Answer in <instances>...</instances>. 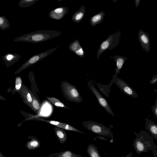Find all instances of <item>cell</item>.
<instances>
[{"instance_id":"13","label":"cell","mask_w":157,"mask_h":157,"mask_svg":"<svg viewBox=\"0 0 157 157\" xmlns=\"http://www.w3.org/2000/svg\"><path fill=\"white\" fill-rule=\"evenodd\" d=\"M145 127L153 139L157 141V124L148 118H145Z\"/></svg>"},{"instance_id":"14","label":"cell","mask_w":157,"mask_h":157,"mask_svg":"<svg viewBox=\"0 0 157 157\" xmlns=\"http://www.w3.org/2000/svg\"><path fill=\"white\" fill-rule=\"evenodd\" d=\"M21 56L18 54L7 53L2 56V58L7 67L17 62Z\"/></svg>"},{"instance_id":"9","label":"cell","mask_w":157,"mask_h":157,"mask_svg":"<svg viewBox=\"0 0 157 157\" xmlns=\"http://www.w3.org/2000/svg\"><path fill=\"white\" fill-rule=\"evenodd\" d=\"M114 83L124 94L134 98H137L138 95L136 91L128 83L117 77L112 76Z\"/></svg>"},{"instance_id":"28","label":"cell","mask_w":157,"mask_h":157,"mask_svg":"<svg viewBox=\"0 0 157 157\" xmlns=\"http://www.w3.org/2000/svg\"><path fill=\"white\" fill-rule=\"evenodd\" d=\"M38 0H20L18 3L20 7L25 8L31 6Z\"/></svg>"},{"instance_id":"23","label":"cell","mask_w":157,"mask_h":157,"mask_svg":"<svg viewBox=\"0 0 157 157\" xmlns=\"http://www.w3.org/2000/svg\"><path fill=\"white\" fill-rule=\"evenodd\" d=\"M86 151L90 157H101L97 147L93 144L88 146Z\"/></svg>"},{"instance_id":"16","label":"cell","mask_w":157,"mask_h":157,"mask_svg":"<svg viewBox=\"0 0 157 157\" xmlns=\"http://www.w3.org/2000/svg\"><path fill=\"white\" fill-rule=\"evenodd\" d=\"M110 58L113 59V61L116 63V68L115 70V73L113 76L117 77L118 74L120 73V70L124 63L127 59L128 58L122 56H111Z\"/></svg>"},{"instance_id":"26","label":"cell","mask_w":157,"mask_h":157,"mask_svg":"<svg viewBox=\"0 0 157 157\" xmlns=\"http://www.w3.org/2000/svg\"><path fill=\"white\" fill-rule=\"evenodd\" d=\"M10 27L8 20L5 16H0V29L4 31Z\"/></svg>"},{"instance_id":"8","label":"cell","mask_w":157,"mask_h":157,"mask_svg":"<svg viewBox=\"0 0 157 157\" xmlns=\"http://www.w3.org/2000/svg\"><path fill=\"white\" fill-rule=\"evenodd\" d=\"M87 85L90 90L95 96L100 105L105 109L108 113L114 117V113L106 99L102 95L91 82H88Z\"/></svg>"},{"instance_id":"21","label":"cell","mask_w":157,"mask_h":157,"mask_svg":"<svg viewBox=\"0 0 157 157\" xmlns=\"http://www.w3.org/2000/svg\"><path fill=\"white\" fill-rule=\"evenodd\" d=\"M105 16V13L102 11L92 16L90 19L91 26L94 27L97 25L101 23L103 21Z\"/></svg>"},{"instance_id":"4","label":"cell","mask_w":157,"mask_h":157,"mask_svg":"<svg viewBox=\"0 0 157 157\" xmlns=\"http://www.w3.org/2000/svg\"><path fill=\"white\" fill-rule=\"evenodd\" d=\"M19 112L25 118V119L18 125L17 127H18L20 126L22 122L25 121L30 120L38 121L48 123L65 130L73 131L82 134H86V133L77 129L73 126L66 123L56 121L45 119L22 110H20Z\"/></svg>"},{"instance_id":"35","label":"cell","mask_w":157,"mask_h":157,"mask_svg":"<svg viewBox=\"0 0 157 157\" xmlns=\"http://www.w3.org/2000/svg\"><path fill=\"white\" fill-rule=\"evenodd\" d=\"M0 157H5L2 153L0 152Z\"/></svg>"},{"instance_id":"36","label":"cell","mask_w":157,"mask_h":157,"mask_svg":"<svg viewBox=\"0 0 157 157\" xmlns=\"http://www.w3.org/2000/svg\"><path fill=\"white\" fill-rule=\"evenodd\" d=\"M113 139H111V140L109 141V142L110 143H113Z\"/></svg>"},{"instance_id":"22","label":"cell","mask_w":157,"mask_h":157,"mask_svg":"<svg viewBox=\"0 0 157 157\" xmlns=\"http://www.w3.org/2000/svg\"><path fill=\"white\" fill-rule=\"evenodd\" d=\"M113 79H111V82L108 85H104L97 83L96 84L101 92L107 97H109L111 86L114 83Z\"/></svg>"},{"instance_id":"31","label":"cell","mask_w":157,"mask_h":157,"mask_svg":"<svg viewBox=\"0 0 157 157\" xmlns=\"http://www.w3.org/2000/svg\"><path fill=\"white\" fill-rule=\"evenodd\" d=\"M135 6L136 7H137L139 5L140 2V0H135Z\"/></svg>"},{"instance_id":"17","label":"cell","mask_w":157,"mask_h":157,"mask_svg":"<svg viewBox=\"0 0 157 157\" xmlns=\"http://www.w3.org/2000/svg\"><path fill=\"white\" fill-rule=\"evenodd\" d=\"M27 138L31 139L25 144V146L28 150H34L40 147V142L35 136L30 135L27 137Z\"/></svg>"},{"instance_id":"7","label":"cell","mask_w":157,"mask_h":157,"mask_svg":"<svg viewBox=\"0 0 157 157\" xmlns=\"http://www.w3.org/2000/svg\"><path fill=\"white\" fill-rule=\"evenodd\" d=\"M58 48V47H56L32 56L15 72L14 74L16 75L21 72L30 66L44 59L52 53Z\"/></svg>"},{"instance_id":"34","label":"cell","mask_w":157,"mask_h":157,"mask_svg":"<svg viewBox=\"0 0 157 157\" xmlns=\"http://www.w3.org/2000/svg\"><path fill=\"white\" fill-rule=\"evenodd\" d=\"M0 100L5 101L6 100V99L0 95Z\"/></svg>"},{"instance_id":"33","label":"cell","mask_w":157,"mask_h":157,"mask_svg":"<svg viewBox=\"0 0 157 157\" xmlns=\"http://www.w3.org/2000/svg\"><path fill=\"white\" fill-rule=\"evenodd\" d=\"M125 157H132V152H130L126 155Z\"/></svg>"},{"instance_id":"2","label":"cell","mask_w":157,"mask_h":157,"mask_svg":"<svg viewBox=\"0 0 157 157\" xmlns=\"http://www.w3.org/2000/svg\"><path fill=\"white\" fill-rule=\"evenodd\" d=\"M61 31L51 30H38L17 37L14 42H25L32 43H39L59 36Z\"/></svg>"},{"instance_id":"20","label":"cell","mask_w":157,"mask_h":157,"mask_svg":"<svg viewBox=\"0 0 157 157\" xmlns=\"http://www.w3.org/2000/svg\"><path fill=\"white\" fill-rule=\"evenodd\" d=\"M85 12V7L82 5L77 11L71 17V20L75 23H79L84 17Z\"/></svg>"},{"instance_id":"15","label":"cell","mask_w":157,"mask_h":157,"mask_svg":"<svg viewBox=\"0 0 157 157\" xmlns=\"http://www.w3.org/2000/svg\"><path fill=\"white\" fill-rule=\"evenodd\" d=\"M68 48L70 50L77 56L81 58L84 57V51L78 39H76L70 43L69 44Z\"/></svg>"},{"instance_id":"18","label":"cell","mask_w":157,"mask_h":157,"mask_svg":"<svg viewBox=\"0 0 157 157\" xmlns=\"http://www.w3.org/2000/svg\"><path fill=\"white\" fill-rule=\"evenodd\" d=\"M55 134L60 143L63 144L67 140V134L65 129L55 126L53 128Z\"/></svg>"},{"instance_id":"27","label":"cell","mask_w":157,"mask_h":157,"mask_svg":"<svg viewBox=\"0 0 157 157\" xmlns=\"http://www.w3.org/2000/svg\"><path fill=\"white\" fill-rule=\"evenodd\" d=\"M22 82L21 76L16 77L15 81V86L12 90V94H14L15 93L19 91L21 87Z\"/></svg>"},{"instance_id":"6","label":"cell","mask_w":157,"mask_h":157,"mask_svg":"<svg viewBox=\"0 0 157 157\" xmlns=\"http://www.w3.org/2000/svg\"><path fill=\"white\" fill-rule=\"evenodd\" d=\"M121 35V31H118L109 35L106 40L101 42L97 53L98 59L101 54L106 50H112L119 44Z\"/></svg>"},{"instance_id":"12","label":"cell","mask_w":157,"mask_h":157,"mask_svg":"<svg viewBox=\"0 0 157 157\" xmlns=\"http://www.w3.org/2000/svg\"><path fill=\"white\" fill-rule=\"evenodd\" d=\"M69 12L68 8L67 7H60L51 11L49 13L48 16L52 19L59 20Z\"/></svg>"},{"instance_id":"30","label":"cell","mask_w":157,"mask_h":157,"mask_svg":"<svg viewBox=\"0 0 157 157\" xmlns=\"http://www.w3.org/2000/svg\"><path fill=\"white\" fill-rule=\"evenodd\" d=\"M157 75H156L153 76L152 79L149 82V84L151 85H154L157 82Z\"/></svg>"},{"instance_id":"11","label":"cell","mask_w":157,"mask_h":157,"mask_svg":"<svg viewBox=\"0 0 157 157\" xmlns=\"http://www.w3.org/2000/svg\"><path fill=\"white\" fill-rule=\"evenodd\" d=\"M138 36L142 47L146 52H148L150 49V39L149 34L140 29L138 32Z\"/></svg>"},{"instance_id":"3","label":"cell","mask_w":157,"mask_h":157,"mask_svg":"<svg viewBox=\"0 0 157 157\" xmlns=\"http://www.w3.org/2000/svg\"><path fill=\"white\" fill-rule=\"evenodd\" d=\"M60 86L63 95L67 101L76 103H80L83 101L79 91L73 85L63 81L61 82Z\"/></svg>"},{"instance_id":"5","label":"cell","mask_w":157,"mask_h":157,"mask_svg":"<svg viewBox=\"0 0 157 157\" xmlns=\"http://www.w3.org/2000/svg\"><path fill=\"white\" fill-rule=\"evenodd\" d=\"M82 123L85 128L94 133L111 139L114 138L111 129L102 124L92 121H85Z\"/></svg>"},{"instance_id":"1","label":"cell","mask_w":157,"mask_h":157,"mask_svg":"<svg viewBox=\"0 0 157 157\" xmlns=\"http://www.w3.org/2000/svg\"><path fill=\"white\" fill-rule=\"evenodd\" d=\"M136 136L134 140L132 146L138 154L142 152H147L151 150L155 157L157 156V146L155 144L153 139L147 131L142 130L139 133L134 132Z\"/></svg>"},{"instance_id":"19","label":"cell","mask_w":157,"mask_h":157,"mask_svg":"<svg viewBox=\"0 0 157 157\" xmlns=\"http://www.w3.org/2000/svg\"><path fill=\"white\" fill-rule=\"evenodd\" d=\"M46 157H83L80 155L76 154L73 152L66 150L59 152L55 153Z\"/></svg>"},{"instance_id":"29","label":"cell","mask_w":157,"mask_h":157,"mask_svg":"<svg viewBox=\"0 0 157 157\" xmlns=\"http://www.w3.org/2000/svg\"><path fill=\"white\" fill-rule=\"evenodd\" d=\"M151 109L154 115V117L157 119V98L155 101V105L151 106Z\"/></svg>"},{"instance_id":"32","label":"cell","mask_w":157,"mask_h":157,"mask_svg":"<svg viewBox=\"0 0 157 157\" xmlns=\"http://www.w3.org/2000/svg\"><path fill=\"white\" fill-rule=\"evenodd\" d=\"M97 137L98 138H99L102 140H106V141L108 140V139L107 138H105L104 137H103V136H97Z\"/></svg>"},{"instance_id":"24","label":"cell","mask_w":157,"mask_h":157,"mask_svg":"<svg viewBox=\"0 0 157 157\" xmlns=\"http://www.w3.org/2000/svg\"><path fill=\"white\" fill-rule=\"evenodd\" d=\"M31 94L33 98L31 109L36 114H37L39 111L41 107L40 102L39 100H38L31 90Z\"/></svg>"},{"instance_id":"10","label":"cell","mask_w":157,"mask_h":157,"mask_svg":"<svg viewBox=\"0 0 157 157\" xmlns=\"http://www.w3.org/2000/svg\"><path fill=\"white\" fill-rule=\"evenodd\" d=\"M17 93L22 98L24 103L31 109L33 98L31 90L22 83L20 90Z\"/></svg>"},{"instance_id":"25","label":"cell","mask_w":157,"mask_h":157,"mask_svg":"<svg viewBox=\"0 0 157 157\" xmlns=\"http://www.w3.org/2000/svg\"><path fill=\"white\" fill-rule=\"evenodd\" d=\"M52 104L58 108H63L72 110L70 108L65 105L59 99L53 97H45Z\"/></svg>"}]
</instances>
